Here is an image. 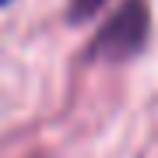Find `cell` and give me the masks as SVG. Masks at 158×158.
I'll list each match as a JSON object with an SVG mask.
<instances>
[{"label": "cell", "mask_w": 158, "mask_h": 158, "mask_svg": "<svg viewBox=\"0 0 158 158\" xmlns=\"http://www.w3.org/2000/svg\"><path fill=\"white\" fill-rule=\"evenodd\" d=\"M151 35V7L148 0H123L102 21L95 39L88 42V60L95 63H123L134 60Z\"/></svg>", "instance_id": "cell-1"}, {"label": "cell", "mask_w": 158, "mask_h": 158, "mask_svg": "<svg viewBox=\"0 0 158 158\" xmlns=\"http://www.w3.org/2000/svg\"><path fill=\"white\" fill-rule=\"evenodd\" d=\"M109 0H67V21L70 25H81L88 18H95Z\"/></svg>", "instance_id": "cell-2"}, {"label": "cell", "mask_w": 158, "mask_h": 158, "mask_svg": "<svg viewBox=\"0 0 158 158\" xmlns=\"http://www.w3.org/2000/svg\"><path fill=\"white\" fill-rule=\"evenodd\" d=\"M0 4H11V0H0Z\"/></svg>", "instance_id": "cell-3"}]
</instances>
